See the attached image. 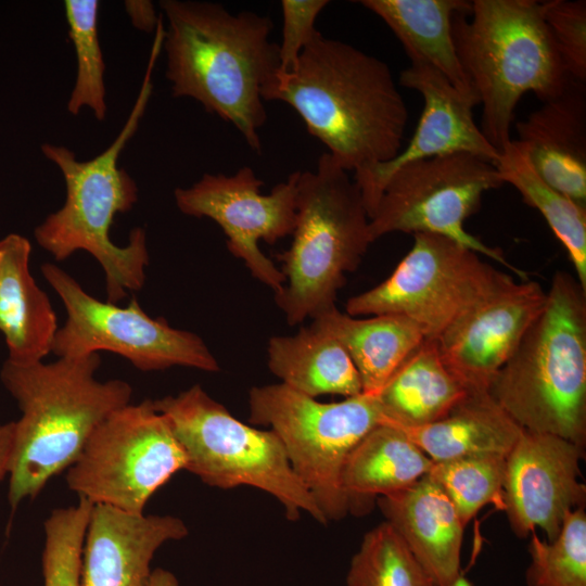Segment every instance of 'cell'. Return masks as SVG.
I'll list each match as a JSON object with an SVG mask.
<instances>
[{"mask_svg": "<svg viewBox=\"0 0 586 586\" xmlns=\"http://www.w3.org/2000/svg\"><path fill=\"white\" fill-rule=\"evenodd\" d=\"M298 176L300 170L294 171L269 194H263L264 182L251 167L244 166L231 176L205 174L193 186L177 188L174 196L181 213L208 217L218 224L227 237L229 252L276 294L283 288L285 277L260 251L258 242L273 244L293 233Z\"/></svg>", "mask_w": 586, "mask_h": 586, "instance_id": "14", "label": "cell"}, {"mask_svg": "<svg viewBox=\"0 0 586 586\" xmlns=\"http://www.w3.org/2000/svg\"><path fill=\"white\" fill-rule=\"evenodd\" d=\"M168 421L184 456V470L213 487L250 486L276 498L290 521L309 514L328 523L293 472L279 437L238 420L199 384L153 400Z\"/></svg>", "mask_w": 586, "mask_h": 586, "instance_id": "8", "label": "cell"}, {"mask_svg": "<svg viewBox=\"0 0 586 586\" xmlns=\"http://www.w3.org/2000/svg\"><path fill=\"white\" fill-rule=\"evenodd\" d=\"M433 461L397 426L382 423L348 455L342 487L351 512L365 511L374 498L400 492L428 474Z\"/></svg>", "mask_w": 586, "mask_h": 586, "instance_id": "25", "label": "cell"}, {"mask_svg": "<svg viewBox=\"0 0 586 586\" xmlns=\"http://www.w3.org/2000/svg\"><path fill=\"white\" fill-rule=\"evenodd\" d=\"M186 468L183 449L153 400L126 405L92 432L66 483L78 498L141 514L151 496Z\"/></svg>", "mask_w": 586, "mask_h": 586, "instance_id": "11", "label": "cell"}, {"mask_svg": "<svg viewBox=\"0 0 586 586\" xmlns=\"http://www.w3.org/2000/svg\"><path fill=\"white\" fill-rule=\"evenodd\" d=\"M385 420L375 394L322 403L282 383L254 386L249 392V422L269 426L279 437L293 472L328 523L351 512L342 487L348 455Z\"/></svg>", "mask_w": 586, "mask_h": 586, "instance_id": "9", "label": "cell"}, {"mask_svg": "<svg viewBox=\"0 0 586 586\" xmlns=\"http://www.w3.org/2000/svg\"><path fill=\"white\" fill-rule=\"evenodd\" d=\"M412 235L411 249L385 280L348 298L347 315L402 316L425 339L437 340L472 307L513 280L449 238Z\"/></svg>", "mask_w": 586, "mask_h": 586, "instance_id": "10", "label": "cell"}, {"mask_svg": "<svg viewBox=\"0 0 586 586\" xmlns=\"http://www.w3.org/2000/svg\"><path fill=\"white\" fill-rule=\"evenodd\" d=\"M160 5L168 22L163 48L173 95L196 100L260 153L259 129L267 120L264 91L279 71L270 17L231 13L206 1L163 0Z\"/></svg>", "mask_w": 586, "mask_h": 586, "instance_id": "2", "label": "cell"}, {"mask_svg": "<svg viewBox=\"0 0 586 586\" xmlns=\"http://www.w3.org/2000/svg\"><path fill=\"white\" fill-rule=\"evenodd\" d=\"M506 457L475 456L433 462L426 476L454 505L466 526L488 504L502 510Z\"/></svg>", "mask_w": 586, "mask_h": 586, "instance_id": "31", "label": "cell"}, {"mask_svg": "<svg viewBox=\"0 0 586 586\" xmlns=\"http://www.w3.org/2000/svg\"><path fill=\"white\" fill-rule=\"evenodd\" d=\"M359 3L390 27L411 64L434 68L460 92L479 101L460 64L453 37L454 15L470 10L471 1L361 0Z\"/></svg>", "mask_w": 586, "mask_h": 586, "instance_id": "23", "label": "cell"}, {"mask_svg": "<svg viewBox=\"0 0 586 586\" xmlns=\"http://www.w3.org/2000/svg\"><path fill=\"white\" fill-rule=\"evenodd\" d=\"M311 324L345 348L359 373L362 393L375 395L425 340L421 330L402 316L358 318L340 311L336 306L314 318Z\"/></svg>", "mask_w": 586, "mask_h": 586, "instance_id": "24", "label": "cell"}, {"mask_svg": "<svg viewBox=\"0 0 586 586\" xmlns=\"http://www.w3.org/2000/svg\"><path fill=\"white\" fill-rule=\"evenodd\" d=\"M264 101L292 106L308 132L354 176L400 152L409 118L385 62L319 30L292 72L278 71Z\"/></svg>", "mask_w": 586, "mask_h": 586, "instance_id": "1", "label": "cell"}, {"mask_svg": "<svg viewBox=\"0 0 586 586\" xmlns=\"http://www.w3.org/2000/svg\"><path fill=\"white\" fill-rule=\"evenodd\" d=\"M267 365L280 383L313 398L362 393L359 373L345 348L313 324L301 327L294 335L271 336Z\"/></svg>", "mask_w": 586, "mask_h": 586, "instance_id": "26", "label": "cell"}, {"mask_svg": "<svg viewBox=\"0 0 586 586\" xmlns=\"http://www.w3.org/2000/svg\"><path fill=\"white\" fill-rule=\"evenodd\" d=\"M329 4L327 0H282V37L279 46V72H292L317 29L316 18Z\"/></svg>", "mask_w": 586, "mask_h": 586, "instance_id": "35", "label": "cell"}, {"mask_svg": "<svg viewBox=\"0 0 586 586\" xmlns=\"http://www.w3.org/2000/svg\"><path fill=\"white\" fill-rule=\"evenodd\" d=\"M502 184L496 164L468 153L405 164L391 175L369 220L371 240L393 232L446 237L527 280L500 249L485 244L463 226L479 209L484 193Z\"/></svg>", "mask_w": 586, "mask_h": 586, "instance_id": "12", "label": "cell"}, {"mask_svg": "<svg viewBox=\"0 0 586 586\" xmlns=\"http://www.w3.org/2000/svg\"><path fill=\"white\" fill-rule=\"evenodd\" d=\"M164 30H155L146 71L136 102L112 144L92 160L80 162L65 146L44 143V156L56 164L66 184L62 208L50 214L35 229L38 244L56 260L78 250L90 253L102 266L106 279L107 302L117 303L127 291H139L149 265L145 231L132 229L129 243L117 246L110 238L117 213L128 212L137 202L135 180L117 165L127 142L136 133L152 93V72L163 47Z\"/></svg>", "mask_w": 586, "mask_h": 586, "instance_id": "4", "label": "cell"}, {"mask_svg": "<svg viewBox=\"0 0 586 586\" xmlns=\"http://www.w3.org/2000/svg\"><path fill=\"white\" fill-rule=\"evenodd\" d=\"M97 0L64 1L68 36L75 47L77 75L75 86L67 102V110L73 115L84 106L93 111L97 119L106 114L103 54L98 36Z\"/></svg>", "mask_w": 586, "mask_h": 586, "instance_id": "30", "label": "cell"}, {"mask_svg": "<svg viewBox=\"0 0 586 586\" xmlns=\"http://www.w3.org/2000/svg\"><path fill=\"white\" fill-rule=\"evenodd\" d=\"M41 271L67 313V320L53 341L52 352L56 356L78 357L109 351L127 358L141 371L173 366L219 371L217 359L199 335L171 328L162 317L148 316L136 297L127 307H118L92 297L53 264H43Z\"/></svg>", "mask_w": 586, "mask_h": 586, "instance_id": "13", "label": "cell"}, {"mask_svg": "<svg viewBox=\"0 0 586 586\" xmlns=\"http://www.w3.org/2000/svg\"><path fill=\"white\" fill-rule=\"evenodd\" d=\"M0 331L9 348L8 360L39 362L52 352L59 330L55 313L29 271V241L11 233L0 241Z\"/></svg>", "mask_w": 586, "mask_h": 586, "instance_id": "21", "label": "cell"}, {"mask_svg": "<svg viewBox=\"0 0 586 586\" xmlns=\"http://www.w3.org/2000/svg\"><path fill=\"white\" fill-rule=\"evenodd\" d=\"M540 4L568 76L586 84V1L547 0Z\"/></svg>", "mask_w": 586, "mask_h": 586, "instance_id": "34", "label": "cell"}, {"mask_svg": "<svg viewBox=\"0 0 586 586\" xmlns=\"http://www.w3.org/2000/svg\"><path fill=\"white\" fill-rule=\"evenodd\" d=\"M100 364L98 353L52 364H3L1 381L22 411L8 475L13 511L67 470L97 426L129 404L132 388L126 381L95 379Z\"/></svg>", "mask_w": 586, "mask_h": 586, "instance_id": "3", "label": "cell"}, {"mask_svg": "<svg viewBox=\"0 0 586 586\" xmlns=\"http://www.w3.org/2000/svg\"><path fill=\"white\" fill-rule=\"evenodd\" d=\"M14 433L15 421L0 423V484L9 475Z\"/></svg>", "mask_w": 586, "mask_h": 586, "instance_id": "37", "label": "cell"}, {"mask_svg": "<svg viewBox=\"0 0 586 586\" xmlns=\"http://www.w3.org/2000/svg\"><path fill=\"white\" fill-rule=\"evenodd\" d=\"M456 51L482 104L481 130L501 152L512 140L511 125L521 97L542 102L571 79L535 0H474L453 17Z\"/></svg>", "mask_w": 586, "mask_h": 586, "instance_id": "6", "label": "cell"}, {"mask_svg": "<svg viewBox=\"0 0 586 586\" xmlns=\"http://www.w3.org/2000/svg\"><path fill=\"white\" fill-rule=\"evenodd\" d=\"M527 586H586V513L584 507L566 514L550 542L535 532L528 544Z\"/></svg>", "mask_w": 586, "mask_h": 586, "instance_id": "32", "label": "cell"}, {"mask_svg": "<svg viewBox=\"0 0 586 586\" xmlns=\"http://www.w3.org/2000/svg\"><path fill=\"white\" fill-rule=\"evenodd\" d=\"M468 394L444 364L437 341L425 339L395 370L377 396L385 422L419 426L442 419Z\"/></svg>", "mask_w": 586, "mask_h": 586, "instance_id": "27", "label": "cell"}, {"mask_svg": "<svg viewBox=\"0 0 586 586\" xmlns=\"http://www.w3.org/2000/svg\"><path fill=\"white\" fill-rule=\"evenodd\" d=\"M92 507L79 498L76 505L54 509L46 519L43 586H80L81 553Z\"/></svg>", "mask_w": 586, "mask_h": 586, "instance_id": "33", "label": "cell"}, {"mask_svg": "<svg viewBox=\"0 0 586 586\" xmlns=\"http://www.w3.org/2000/svg\"><path fill=\"white\" fill-rule=\"evenodd\" d=\"M393 425L433 462L475 456L507 457L523 431L488 392L469 393L437 421L419 426Z\"/></svg>", "mask_w": 586, "mask_h": 586, "instance_id": "22", "label": "cell"}, {"mask_svg": "<svg viewBox=\"0 0 586 586\" xmlns=\"http://www.w3.org/2000/svg\"><path fill=\"white\" fill-rule=\"evenodd\" d=\"M488 393L523 429L586 444V291L557 271L545 305Z\"/></svg>", "mask_w": 586, "mask_h": 586, "instance_id": "5", "label": "cell"}, {"mask_svg": "<svg viewBox=\"0 0 586 586\" xmlns=\"http://www.w3.org/2000/svg\"><path fill=\"white\" fill-rule=\"evenodd\" d=\"M451 586H471V584L461 576L456 583H454Z\"/></svg>", "mask_w": 586, "mask_h": 586, "instance_id": "39", "label": "cell"}, {"mask_svg": "<svg viewBox=\"0 0 586 586\" xmlns=\"http://www.w3.org/2000/svg\"><path fill=\"white\" fill-rule=\"evenodd\" d=\"M369 220L357 183L328 152L315 170H300L293 241L278 257L285 282L275 294L289 324L335 307L372 243Z\"/></svg>", "mask_w": 586, "mask_h": 586, "instance_id": "7", "label": "cell"}, {"mask_svg": "<svg viewBox=\"0 0 586 586\" xmlns=\"http://www.w3.org/2000/svg\"><path fill=\"white\" fill-rule=\"evenodd\" d=\"M149 586H179V583L170 571L158 568L152 571Z\"/></svg>", "mask_w": 586, "mask_h": 586, "instance_id": "38", "label": "cell"}, {"mask_svg": "<svg viewBox=\"0 0 586 586\" xmlns=\"http://www.w3.org/2000/svg\"><path fill=\"white\" fill-rule=\"evenodd\" d=\"M126 8L137 27L150 31L155 30L160 17L156 16L151 2L149 1H132L126 2Z\"/></svg>", "mask_w": 586, "mask_h": 586, "instance_id": "36", "label": "cell"}, {"mask_svg": "<svg viewBox=\"0 0 586 586\" xmlns=\"http://www.w3.org/2000/svg\"><path fill=\"white\" fill-rule=\"evenodd\" d=\"M546 302L534 280L514 279L454 322L436 341L442 359L469 393L488 387Z\"/></svg>", "mask_w": 586, "mask_h": 586, "instance_id": "17", "label": "cell"}, {"mask_svg": "<svg viewBox=\"0 0 586 586\" xmlns=\"http://www.w3.org/2000/svg\"><path fill=\"white\" fill-rule=\"evenodd\" d=\"M188 533L186 523L174 515L136 514L93 505L81 553L80 586H149L155 552Z\"/></svg>", "mask_w": 586, "mask_h": 586, "instance_id": "18", "label": "cell"}, {"mask_svg": "<svg viewBox=\"0 0 586 586\" xmlns=\"http://www.w3.org/2000/svg\"><path fill=\"white\" fill-rule=\"evenodd\" d=\"M378 505L436 586H451L462 576L464 525L449 498L426 475L379 497Z\"/></svg>", "mask_w": 586, "mask_h": 586, "instance_id": "20", "label": "cell"}, {"mask_svg": "<svg viewBox=\"0 0 586 586\" xmlns=\"http://www.w3.org/2000/svg\"><path fill=\"white\" fill-rule=\"evenodd\" d=\"M584 448L557 435L523 430L506 457L502 510L512 532L525 538L536 527L550 542L566 514L585 506L579 482Z\"/></svg>", "mask_w": 586, "mask_h": 586, "instance_id": "15", "label": "cell"}, {"mask_svg": "<svg viewBox=\"0 0 586 586\" xmlns=\"http://www.w3.org/2000/svg\"><path fill=\"white\" fill-rule=\"evenodd\" d=\"M496 167L504 183L515 188L523 202L543 215L566 250L575 278L586 291V205L548 184L517 140L512 139L500 152Z\"/></svg>", "mask_w": 586, "mask_h": 586, "instance_id": "28", "label": "cell"}, {"mask_svg": "<svg viewBox=\"0 0 586 586\" xmlns=\"http://www.w3.org/2000/svg\"><path fill=\"white\" fill-rule=\"evenodd\" d=\"M346 586H436L387 523L368 531L353 556Z\"/></svg>", "mask_w": 586, "mask_h": 586, "instance_id": "29", "label": "cell"}, {"mask_svg": "<svg viewBox=\"0 0 586 586\" xmlns=\"http://www.w3.org/2000/svg\"><path fill=\"white\" fill-rule=\"evenodd\" d=\"M399 84L418 91L424 105L408 145L391 161L353 178L369 219L391 175L405 164L455 153L476 155L494 164L500 157L474 122L472 111L480 104L475 98L463 94L440 72L424 64H411L404 69Z\"/></svg>", "mask_w": 586, "mask_h": 586, "instance_id": "16", "label": "cell"}, {"mask_svg": "<svg viewBox=\"0 0 586 586\" xmlns=\"http://www.w3.org/2000/svg\"><path fill=\"white\" fill-rule=\"evenodd\" d=\"M0 260H1V251H0Z\"/></svg>", "mask_w": 586, "mask_h": 586, "instance_id": "40", "label": "cell"}, {"mask_svg": "<svg viewBox=\"0 0 586 586\" xmlns=\"http://www.w3.org/2000/svg\"><path fill=\"white\" fill-rule=\"evenodd\" d=\"M518 142L552 188L586 205V84L570 79L515 125Z\"/></svg>", "mask_w": 586, "mask_h": 586, "instance_id": "19", "label": "cell"}]
</instances>
